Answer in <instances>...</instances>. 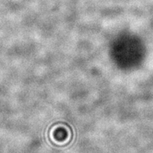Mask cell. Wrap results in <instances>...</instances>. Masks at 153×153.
Returning a JSON list of instances; mask_svg holds the SVG:
<instances>
[]
</instances>
